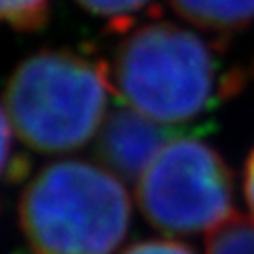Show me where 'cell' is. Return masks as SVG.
Masks as SVG:
<instances>
[{"instance_id":"5","label":"cell","mask_w":254,"mask_h":254,"mask_svg":"<svg viewBox=\"0 0 254 254\" xmlns=\"http://www.w3.org/2000/svg\"><path fill=\"white\" fill-rule=\"evenodd\" d=\"M201 131L190 127H174L119 106L106 115L95 142V153L106 170L125 180H138L150 161L182 133Z\"/></svg>"},{"instance_id":"2","label":"cell","mask_w":254,"mask_h":254,"mask_svg":"<svg viewBox=\"0 0 254 254\" xmlns=\"http://www.w3.org/2000/svg\"><path fill=\"white\" fill-rule=\"evenodd\" d=\"M129 220L119 176L81 159L45 165L19 197V229L32 254H115Z\"/></svg>"},{"instance_id":"12","label":"cell","mask_w":254,"mask_h":254,"mask_svg":"<svg viewBox=\"0 0 254 254\" xmlns=\"http://www.w3.org/2000/svg\"><path fill=\"white\" fill-rule=\"evenodd\" d=\"M244 195L254 216V150L250 153L248 161H246V168H244Z\"/></svg>"},{"instance_id":"11","label":"cell","mask_w":254,"mask_h":254,"mask_svg":"<svg viewBox=\"0 0 254 254\" xmlns=\"http://www.w3.org/2000/svg\"><path fill=\"white\" fill-rule=\"evenodd\" d=\"M123 254H195V252L176 240H144L129 246Z\"/></svg>"},{"instance_id":"1","label":"cell","mask_w":254,"mask_h":254,"mask_svg":"<svg viewBox=\"0 0 254 254\" xmlns=\"http://www.w3.org/2000/svg\"><path fill=\"white\" fill-rule=\"evenodd\" d=\"M125 106L174 127L201 121L235 91L237 78L205 38L157 21L125 36L108 68Z\"/></svg>"},{"instance_id":"9","label":"cell","mask_w":254,"mask_h":254,"mask_svg":"<svg viewBox=\"0 0 254 254\" xmlns=\"http://www.w3.org/2000/svg\"><path fill=\"white\" fill-rule=\"evenodd\" d=\"M26 170V159L19 157L13 148V125L9 121V115L0 106V182L19 180Z\"/></svg>"},{"instance_id":"8","label":"cell","mask_w":254,"mask_h":254,"mask_svg":"<svg viewBox=\"0 0 254 254\" xmlns=\"http://www.w3.org/2000/svg\"><path fill=\"white\" fill-rule=\"evenodd\" d=\"M49 15V0H0V21L19 30L41 28Z\"/></svg>"},{"instance_id":"10","label":"cell","mask_w":254,"mask_h":254,"mask_svg":"<svg viewBox=\"0 0 254 254\" xmlns=\"http://www.w3.org/2000/svg\"><path fill=\"white\" fill-rule=\"evenodd\" d=\"M78 2L93 15L121 21V19H129L133 13L142 11L150 0H78Z\"/></svg>"},{"instance_id":"4","label":"cell","mask_w":254,"mask_h":254,"mask_svg":"<svg viewBox=\"0 0 254 254\" xmlns=\"http://www.w3.org/2000/svg\"><path fill=\"white\" fill-rule=\"evenodd\" d=\"M189 131L172 140L142 172L136 199L159 231H214L235 214L233 176L216 148Z\"/></svg>"},{"instance_id":"7","label":"cell","mask_w":254,"mask_h":254,"mask_svg":"<svg viewBox=\"0 0 254 254\" xmlns=\"http://www.w3.org/2000/svg\"><path fill=\"white\" fill-rule=\"evenodd\" d=\"M205 254H254V220L233 214L210 231Z\"/></svg>"},{"instance_id":"6","label":"cell","mask_w":254,"mask_h":254,"mask_svg":"<svg viewBox=\"0 0 254 254\" xmlns=\"http://www.w3.org/2000/svg\"><path fill=\"white\" fill-rule=\"evenodd\" d=\"M187 21L212 32H231L254 19V0H170Z\"/></svg>"},{"instance_id":"3","label":"cell","mask_w":254,"mask_h":254,"mask_svg":"<svg viewBox=\"0 0 254 254\" xmlns=\"http://www.w3.org/2000/svg\"><path fill=\"white\" fill-rule=\"evenodd\" d=\"M110 91L106 66L74 51L47 49L15 68L4 89V110L28 148L62 155L95 136Z\"/></svg>"}]
</instances>
